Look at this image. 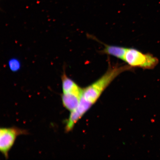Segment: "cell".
<instances>
[{
  "label": "cell",
  "instance_id": "cell-1",
  "mask_svg": "<svg viewBox=\"0 0 160 160\" xmlns=\"http://www.w3.org/2000/svg\"><path fill=\"white\" fill-rule=\"evenodd\" d=\"M132 68L129 65L110 67L98 80L83 89L81 100L77 108L78 111L85 114L116 77L123 72L129 71Z\"/></svg>",
  "mask_w": 160,
  "mask_h": 160
},
{
  "label": "cell",
  "instance_id": "cell-2",
  "mask_svg": "<svg viewBox=\"0 0 160 160\" xmlns=\"http://www.w3.org/2000/svg\"><path fill=\"white\" fill-rule=\"evenodd\" d=\"M123 61L132 67L148 69L154 68L159 63L158 59L151 54L143 53L133 48L127 49Z\"/></svg>",
  "mask_w": 160,
  "mask_h": 160
},
{
  "label": "cell",
  "instance_id": "cell-3",
  "mask_svg": "<svg viewBox=\"0 0 160 160\" xmlns=\"http://www.w3.org/2000/svg\"><path fill=\"white\" fill-rule=\"evenodd\" d=\"M28 133L26 130L17 128H1L0 129V151L6 159L8 158L9 152L18 136Z\"/></svg>",
  "mask_w": 160,
  "mask_h": 160
},
{
  "label": "cell",
  "instance_id": "cell-4",
  "mask_svg": "<svg viewBox=\"0 0 160 160\" xmlns=\"http://www.w3.org/2000/svg\"><path fill=\"white\" fill-rule=\"evenodd\" d=\"M81 91L63 93L62 96L63 105L69 111H74L79 105L82 93Z\"/></svg>",
  "mask_w": 160,
  "mask_h": 160
},
{
  "label": "cell",
  "instance_id": "cell-5",
  "mask_svg": "<svg viewBox=\"0 0 160 160\" xmlns=\"http://www.w3.org/2000/svg\"><path fill=\"white\" fill-rule=\"evenodd\" d=\"M61 78L63 93L81 91L82 90L75 82L67 77L65 71L63 72Z\"/></svg>",
  "mask_w": 160,
  "mask_h": 160
},
{
  "label": "cell",
  "instance_id": "cell-6",
  "mask_svg": "<svg viewBox=\"0 0 160 160\" xmlns=\"http://www.w3.org/2000/svg\"><path fill=\"white\" fill-rule=\"evenodd\" d=\"M127 48L117 47V46L106 45L103 50V53L107 54L124 60Z\"/></svg>",
  "mask_w": 160,
  "mask_h": 160
},
{
  "label": "cell",
  "instance_id": "cell-7",
  "mask_svg": "<svg viewBox=\"0 0 160 160\" xmlns=\"http://www.w3.org/2000/svg\"><path fill=\"white\" fill-rule=\"evenodd\" d=\"M9 65L11 71H17L20 69L21 65L18 60L16 59H12L9 62Z\"/></svg>",
  "mask_w": 160,
  "mask_h": 160
}]
</instances>
